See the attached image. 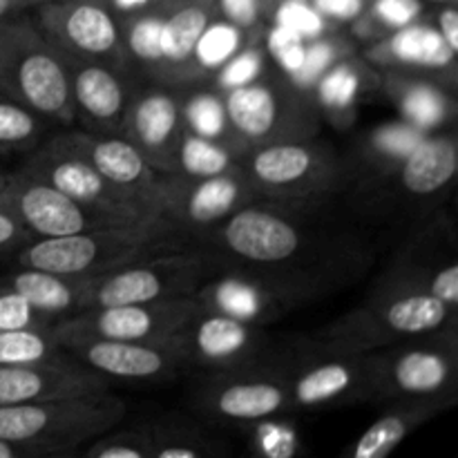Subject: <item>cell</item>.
<instances>
[{"instance_id":"6da1fadb","label":"cell","mask_w":458,"mask_h":458,"mask_svg":"<svg viewBox=\"0 0 458 458\" xmlns=\"http://www.w3.org/2000/svg\"><path fill=\"white\" fill-rule=\"evenodd\" d=\"M307 208L253 201L206 235L222 267L302 286L320 298L344 284L360 264L352 240L311 226Z\"/></svg>"},{"instance_id":"7a4b0ae2","label":"cell","mask_w":458,"mask_h":458,"mask_svg":"<svg viewBox=\"0 0 458 458\" xmlns=\"http://www.w3.org/2000/svg\"><path fill=\"white\" fill-rule=\"evenodd\" d=\"M188 240L191 235L183 228L165 217H157L132 226H107L74 235L31 240L25 249L18 250L13 264L61 276L94 277L150 255L183 250L182 244Z\"/></svg>"},{"instance_id":"3957f363","label":"cell","mask_w":458,"mask_h":458,"mask_svg":"<svg viewBox=\"0 0 458 458\" xmlns=\"http://www.w3.org/2000/svg\"><path fill=\"white\" fill-rule=\"evenodd\" d=\"M0 92L47 123H76L65 63L25 13L0 21Z\"/></svg>"},{"instance_id":"277c9868","label":"cell","mask_w":458,"mask_h":458,"mask_svg":"<svg viewBox=\"0 0 458 458\" xmlns=\"http://www.w3.org/2000/svg\"><path fill=\"white\" fill-rule=\"evenodd\" d=\"M456 309L425 291H376L365 304L322 327L313 340L353 353H371L419 335L454 329Z\"/></svg>"},{"instance_id":"5b68a950","label":"cell","mask_w":458,"mask_h":458,"mask_svg":"<svg viewBox=\"0 0 458 458\" xmlns=\"http://www.w3.org/2000/svg\"><path fill=\"white\" fill-rule=\"evenodd\" d=\"M240 168L259 201L293 208L320 204L343 179L338 155L316 137L249 148Z\"/></svg>"},{"instance_id":"8992f818","label":"cell","mask_w":458,"mask_h":458,"mask_svg":"<svg viewBox=\"0 0 458 458\" xmlns=\"http://www.w3.org/2000/svg\"><path fill=\"white\" fill-rule=\"evenodd\" d=\"M125 414L128 405L112 392L0 407V438L52 452H72L114 429Z\"/></svg>"},{"instance_id":"52a82bcc","label":"cell","mask_w":458,"mask_h":458,"mask_svg":"<svg viewBox=\"0 0 458 458\" xmlns=\"http://www.w3.org/2000/svg\"><path fill=\"white\" fill-rule=\"evenodd\" d=\"M374 405L401 401L458 403L456 329L419 335L371 352Z\"/></svg>"},{"instance_id":"ba28073f","label":"cell","mask_w":458,"mask_h":458,"mask_svg":"<svg viewBox=\"0 0 458 458\" xmlns=\"http://www.w3.org/2000/svg\"><path fill=\"white\" fill-rule=\"evenodd\" d=\"M289 389L291 414L374 405V358L313 340L304 352L277 358Z\"/></svg>"},{"instance_id":"9c48e42d","label":"cell","mask_w":458,"mask_h":458,"mask_svg":"<svg viewBox=\"0 0 458 458\" xmlns=\"http://www.w3.org/2000/svg\"><path fill=\"white\" fill-rule=\"evenodd\" d=\"M228 128L244 148L318 134V106L286 76L262 74L222 94Z\"/></svg>"},{"instance_id":"30bf717a","label":"cell","mask_w":458,"mask_h":458,"mask_svg":"<svg viewBox=\"0 0 458 458\" xmlns=\"http://www.w3.org/2000/svg\"><path fill=\"white\" fill-rule=\"evenodd\" d=\"M210 258L188 249L150 255L89 277L85 309L192 298L210 277Z\"/></svg>"},{"instance_id":"8fae6325","label":"cell","mask_w":458,"mask_h":458,"mask_svg":"<svg viewBox=\"0 0 458 458\" xmlns=\"http://www.w3.org/2000/svg\"><path fill=\"white\" fill-rule=\"evenodd\" d=\"M191 407L204 423L240 429L291 411L289 389L277 358L244 369L204 374L192 387Z\"/></svg>"},{"instance_id":"7c38bea8","label":"cell","mask_w":458,"mask_h":458,"mask_svg":"<svg viewBox=\"0 0 458 458\" xmlns=\"http://www.w3.org/2000/svg\"><path fill=\"white\" fill-rule=\"evenodd\" d=\"M18 170L54 186L110 226H132L161 217L152 201L114 186L81 159L52 150L45 143L27 152Z\"/></svg>"},{"instance_id":"4fadbf2b","label":"cell","mask_w":458,"mask_h":458,"mask_svg":"<svg viewBox=\"0 0 458 458\" xmlns=\"http://www.w3.org/2000/svg\"><path fill=\"white\" fill-rule=\"evenodd\" d=\"M165 344L182 356L186 369H199L204 374L244 369L273 360L264 327L208 311L201 304Z\"/></svg>"},{"instance_id":"5bb4252c","label":"cell","mask_w":458,"mask_h":458,"mask_svg":"<svg viewBox=\"0 0 458 458\" xmlns=\"http://www.w3.org/2000/svg\"><path fill=\"white\" fill-rule=\"evenodd\" d=\"M34 22L61 54L130 72L121 21L106 0H49L36 7Z\"/></svg>"},{"instance_id":"9a60e30c","label":"cell","mask_w":458,"mask_h":458,"mask_svg":"<svg viewBox=\"0 0 458 458\" xmlns=\"http://www.w3.org/2000/svg\"><path fill=\"white\" fill-rule=\"evenodd\" d=\"M197 309L199 302L195 298L92 307L61 318L52 329L58 344L79 338L165 344Z\"/></svg>"},{"instance_id":"2e32d148","label":"cell","mask_w":458,"mask_h":458,"mask_svg":"<svg viewBox=\"0 0 458 458\" xmlns=\"http://www.w3.org/2000/svg\"><path fill=\"white\" fill-rule=\"evenodd\" d=\"M155 201L161 217L177 224L192 237L197 233L208 235L242 206L259 199L246 174L237 168L206 179L161 174Z\"/></svg>"},{"instance_id":"e0dca14e","label":"cell","mask_w":458,"mask_h":458,"mask_svg":"<svg viewBox=\"0 0 458 458\" xmlns=\"http://www.w3.org/2000/svg\"><path fill=\"white\" fill-rule=\"evenodd\" d=\"M192 298L208 311H217L255 327L282 320L293 309L318 300L302 286L233 268H226L217 277L210 276Z\"/></svg>"},{"instance_id":"ac0fdd59","label":"cell","mask_w":458,"mask_h":458,"mask_svg":"<svg viewBox=\"0 0 458 458\" xmlns=\"http://www.w3.org/2000/svg\"><path fill=\"white\" fill-rule=\"evenodd\" d=\"M182 88L152 81L137 85L119 134L128 139L159 174H173L179 139L183 134Z\"/></svg>"},{"instance_id":"d6986e66","label":"cell","mask_w":458,"mask_h":458,"mask_svg":"<svg viewBox=\"0 0 458 458\" xmlns=\"http://www.w3.org/2000/svg\"><path fill=\"white\" fill-rule=\"evenodd\" d=\"M0 204L16 215L18 222L30 231L34 240L74 235V233L110 226L106 219L89 213L61 191L38 182L22 170L7 174V183L0 192Z\"/></svg>"},{"instance_id":"ffe728a7","label":"cell","mask_w":458,"mask_h":458,"mask_svg":"<svg viewBox=\"0 0 458 458\" xmlns=\"http://www.w3.org/2000/svg\"><path fill=\"white\" fill-rule=\"evenodd\" d=\"M43 143L52 150L63 152V155L76 157L92 170H97L110 183L152 201L157 208L155 192L161 174L121 134H94L88 132V130H67V132L45 137Z\"/></svg>"},{"instance_id":"44dd1931","label":"cell","mask_w":458,"mask_h":458,"mask_svg":"<svg viewBox=\"0 0 458 458\" xmlns=\"http://www.w3.org/2000/svg\"><path fill=\"white\" fill-rule=\"evenodd\" d=\"M61 349L110 383H161L186 371L182 356L168 344L79 338L67 340Z\"/></svg>"},{"instance_id":"7402d4cb","label":"cell","mask_w":458,"mask_h":458,"mask_svg":"<svg viewBox=\"0 0 458 458\" xmlns=\"http://www.w3.org/2000/svg\"><path fill=\"white\" fill-rule=\"evenodd\" d=\"M61 58L70 74L76 123L94 134H119L130 98L137 89L128 72L67 54H61Z\"/></svg>"},{"instance_id":"603a6c76","label":"cell","mask_w":458,"mask_h":458,"mask_svg":"<svg viewBox=\"0 0 458 458\" xmlns=\"http://www.w3.org/2000/svg\"><path fill=\"white\" fill-rule=\"evenodd\" d=\"M112 392V383L65 352L36 365H0V407Z\"/></svg>"},{"instance_id":"cb8c5ba5","label":"cell","mask_w":458,"mask_h":458,"mask_svg":"<svg viewBox=\"0 0 458 458\" xmlns=\"http://www.w3.org/2000/svg\"><path fill=\"white\" fill-rule=\"evenodd\" d=\"M458 170L454 134L437 132L420 137L416 146L398 161L396 182L405 197L416 201L441 197L452 186Z\"/></svg>"},{"instance_id":"d4e9b609","label":"cell","mask_w":458,"mask_h":458,"mask_svg":"<svg viewBox=\"0 0 458 458\" xmlns=\"http://www.w3.org/2000/svg\"><path fill=\"white\" fill-rule=\"evenodd\" d=\"M378 419L340 454V458H389L410 434L452 410L447 401H401L383 405Z\"/></svg>"},{"instance_id":"484cf974","label":"cell","mask_w":458,"mask_h":458,"mask_svg":"<svg viewBox=\"0 0 458 458\" xmlns=\"http://www.w3.org/2000/svg\"><path fill=\"white\" fill-rule=\"evenodd\" d=\"M371 61L392 72H450L454 74L456 54L434 25L411 22L371 49Z\"/></svg>"},{"instance_id":"4316f807","label":"cell","mask_w":458,"mask_h":458,"mask_svg":"<svg viewBox=\"0 0 458 458\" xmlns=\"http://www.w3.org/2000/svg\"><path fill=\"white\" fill-rule=\"evenodd\" d=\"M0 286L18 293L31 307L58 322L61 318L83 311L89 277L61 276V273L40 271V268L16 267L7 276L0 277Z\"/></svg>"},{"instance_id":"83f0119b","label":"cell","mask_w":458,"mask_h":458,"mask_svg":"<svg viewBox=\"0 0 458 458\" xmlns=\"http://www.w3.org/2000/svg\"><path fill=\"white\" fill-rule=\"evenodd\" d=\"M210 22V9L201 0H188V3L179 4L177 9L164 16L159 30V72H157L155 81L159 83H168L170 72L182 70L179 74V83H192L195 74L188 70V63L195 67L192 54H195V45L199 40L201 31Z\"/></svg>"},{"instance_id":"f1b7e54d","label":"cell","mask_w":458,"mask_h":458,"mask_svg":"<svg viewBox=\"0 0 458 458\" xmlns=\"http://www.w3.org/2000/svg\"><path fill=\"white\" fill-rule=\"evenodd\" d=\"M385 88L407 123L416 130L438 128L454 112V98L437 81L411 72H389Z\"/></svg>"},{"instance_id":"f546056e","label":"cell","mask_w":458,"mask_h":458,"mask_svg":"<svg viewBox=\"0 0 458 458\" xmlns=\"http://www.w3.org/2000/svg\"><path fill=\"white\" fill-rule=\"evenodd\" d=\"M150 458H231V447L204 425L179 414L148 420Z\"/></svg>"},{"instance_id":"4dcf8cb0","label":"cell","mask_w":458,"mask_h":458,"mask_svg":"<svg viewBox=\"0 0 458 458\" xmlns=\"http://www.w3.org/2000/svg\"><path fill=\"white\" fill-rule=\"evenodd\" d=\"M293 416L286 411L242 428L246 437L244 458H307L302 432Z\"/></svg>"},{"instance_id":"1f68e13d","label":"cell","mask_w":458,"mask_h":458,"mask_svg":"<svg viewBox=\"0 0 458 458\" xmlns=\"http://www.w3.org/2000/svg\"><path fill=\"white\" fill-rule=\"evenodd\" d=\"M237 168H240V155L233 148L213 141V139L199 137V134L183 128L177 146V157H174L173 174L206 179L233 173Z\"/></svg>"},{"instance_id":"d6a6232c","label":"cell","mask_w":458,"mask_h":458,"mask_svg":"<svg viewBox=\"0 0 458 458\" xmlns=\"http://www.w3.org/2000/svg\"><path fill=\"white\" fill-rule=\"evenodd\" d=\"M182 116L186 130L224 143V146L233 148L240 157L244 155V148L235 141L231 128H228L226 107H224V97L219 92L199 89V92H192L191 97H183Z\"/></svg>"},{"instance_id":"836d02e7","label":"cell","mask_w":458,"mask_h":458,"mask_svg":"<svg viewBox=\"0 0 458 458\" xmlns=\"http://www.w3.org/2000/svg\"><path fill=\"white\" fill-rule=\"evenodd\" d=\"M49 137V123L0 92V155L4 152H31Z\"/></svg>"},{"instance_id":"e575fe53","label":"cell","mask_w":458,"mask_h":458,"mask_svg":"<svg viewBox=\"0 0 458 458\" xmlns=\"http://www.w3.org/2000/svg\"><path fill=\"white\" fill-rule=\"evenodd\" d=\"M367 76H369V67L358 61L331 65L318 79L316 106L325 107L331 114H347L356 106L358 94L365 88Z\"/></svg>"},{"instance_id":"d590c367","label":"cell","mask_w":458,"mask_h":458,"mask_svg":"<svg viewBox=\"0 0 458 458\" xmlns=\"http://www.w3.org/2000/svg\"><path fill=\"white\" fill-rule=\"evenodd\" d=\"M52 327L0 331V365H36L61 356Z\"/></svg>"},{"instance_id":"8d00e7d4","label":"cell","mask_w":458,"mask_h":458,"mask_svg":"<svg viewBox=\"0 0 458 458\" xmlns=\"http://www.w3.org/2000/svg\"><path fill=\"white\" fill-rule=\"evenodd\" d=\"M244 47V30L231 21H210L195 45L192 61L199 72H217Z\"/></svg>"},{"instance_id":"74e56055","label":"cell","mask_w":458,"mask_h":458,"mask_svg":"<svg viewBox=\"0 0 458 458\" xmlns=\"http://www.w3.org/2000/svg\"><path fill=\"white\" fill-rule=\"evenodd\" d=\"M152 441L148 425L119 429L116 425L110 432L101 434L81 454L83 458H150Z\"/></svg>"},{"instance_id":"f35d334b","label":"cell","mask_w":458,"mask_h":458,"mask_svg":"<svg viewBox=\"0 0 458 458\" xmlns=\"http://www.w3.org/2000/svg\"><path fill=\"white\" fill-rule=\"evenodd\" d=\"M164 16H155V13H143V16L128 18L121 22V31H123V43L128 49L130 58L139 61L141 65H148L152 72L159 67V30Z\"/></svg>"},{"instance_id":"ab89813d","label":"cell","mask_w":458,"mask_h":458,"mask_svg":"<svg viewBox=\"0 0 458 458\" xmlns=\"http://www.w3.org/2000/svg\"><path fill=\"white\" fill-rule=\"evenodd\" d=\"M267 67V54L259 45H249L242 47L235 56L228 58L215 74V85L219 92H228L233 88H242V85L253 83L255 79L264 74Z\"/></svg>"},{"instance_id":"60d3db41","label":"cell","mask_w":458,"mask_h":458,"mask_svg":"<svg viewBox=\"0 0 458 458\" xmlns=\"http://www.w3.org/2000/svg\"><path fill=\"white\" fill-rule=\"evenodd\" d=\"M56 320L31 307L21 295L0 286V331L34 329V327H52Z\"/></svg>"},{"instance_id":"b9f144b4","label":"cell","mask_w":458,"mask_h":458,"mask_svg":"<svg viewBox=\"0 0 458 458\" xmlns=\"http://www.w3.org/2000/svg\"><path fill=\"white\" fill-rule=\"evenodd\" d=\"M276 25L300 36H316L325 27V18L307 0H284L276 12Z\"/></svg>"},{"instance_id":"7bdbcfd3","label":"cell","mask_w":458,"mask_h":458,"mask_svg":"<svg viewBox=\"0 0 458 458\" xmlns=\"http://www.w3.org/2000/svg\"><path fill=\"white\" fill-rule=\"evenodd\" d=\"M304 49H307V45H304L302 36L286 30V27L276 25L268 34V52L273 54V58L280 63L286 74H295L300 70L304 61Z\"/></svg>"},{"instance_id":"ee69618b","label":"cell","mask_w":458,"mask_h":458,"mask_svg":"<svg viewBox=\"0 0 458 458\" xmlns=\"http://www.w3.org/2000/svg\"><path fill=\"white\" fill-rule=\"evenodd\" d=\"M420 16L419 0H374L371 18L378 22L383 30H401L411 25Z\"/></svg>"},{"instance_id":"f6af8a7d","label":"cell","mask_w":458,"mask_h":458,"mask_svg":"<svg viewBox=\"0 0 458 458\" xmlns=\"http://www.w3.org/2000/svg\"><path fill=\"white\" fill-rule=\"evenodd\" d=\"M34 237L16 219V215L0 204V259H13L21 249H25Z\"/></svg>"},{"instance_id":"bcb514c9","label":"cell","mask_w":458,"mask_h":458,"mask_svg":"<svg viewBox=\"0 0 458 458\" xmlns=\"http://www.w3.org/2000/svg\"><path fill=\"white\" fill-rule=\"evenodd\" d=\"M226 21H231L237 27H250L258 22L259 13H262V0H219Z\"/></svg>"},{"instance_id":"7dc6e473","label":"cell","mask_w":458,"mask_h":458,"mask_svg":"<svg viewBox=\"0 0 458 458\" xmlns=\"http://www.w3.org/2000/svg\"><path fill=\"white\" fill-rule=\"evenodd\" d=\"M367 7V0H313V9L322 18H334V21H353L362 16Z\"/></svg>"},{"instance_id":"c3c4849f","label":"cell","mask_w":458,"mask_h":458,"mask_svg":"<svg viewBox=\"0 0 458 458\" xmlns=\"http://www.w3.org/2000/svg\"><path fill=\"white\" fill-rule=\"evenodd\" d=\"M437 31L441 34V38L445 40L447 47L452 52L458 54V9L454 7V3L443 4L437 13Z\"/></svg>"},{"instance_id":"681fc988","label":"cell","mask_w":458,"mask_h":458,"mask_svg":"<svg viewBox=\"0 0 458 458\" xmlns=\"http://www.w3.org/2000/svg\"><path fill=\"white\" fill-rule=\"evenodd\" d=\"M52 454H61V452L43 450V447L34 445H22V443H12L0 438V458H47Z\"/></svg>"},{"instance_id":"f907efd6","label":"cell","mask_w":458,"mask_h":458,"mask_svg":"<svg viewBox=\"0 0 458 458\" xmlns=\"http://www.w3.org/2000/svg\"><path fill=\"white\" fill-rule=\"evenodd\" d=\"M21 13H25V9L18 7L13 0H0V21H7V18H13V16H21Z\"/></svg>"},{"instance_id":"816d5d0a","label":"cell","mask_w":458,"mask_h":458,"mask_svg":"<svg viewBox=\"0 0 458 458\" xmlns=\"http://www.w3.org/2000/svg\"><path fill=\"white\" fill-rule=\"evenodd\" d=\"M13 3L18 4V7L21 9H36V7H40V4H45V3H49V0H13Z\"/></svg>"},{"instance_id":"f5cc1de1","label":"cell","mask_w":458,"mask_h":458,"mask_svg":"<svg viewBox=\"0 0 458 458\" xmlns=\"http://www.w3.org/2000/svg\"><path fill=\"white\" fill-rule=\"evenodd\" d=\"M47 458H83L81 450H72V452H61V454H52Z\"/></svg>"},{"instance_id":"db71d44e","label":"cell","mask_w":458,"mask_h":458,"mask_svg":"<svg viewBox=\"0 0 458 458\" xmlns=\"http://www.w3.org/2000/svg\"><path fill=\"white\" fill-rule=\"evenodd\" d=\"M7 174H9V173H4V170L0 168V192H3L4 183H7Z\"/></svg>"},{"instance_id":"11a10c76","label":"cell","mask_w":458,"mask_h":458,"mask_svg":"<svg viewBox=\"0 0 458 458\" xmlns=\"http://www.w3.org/2000/svg\"><path fill=\"white\" fill-rule=\"evenodd\" d=\"M429 3H438V4H450V3H456V0H429Z\"/></svg>"}]
</instances>
